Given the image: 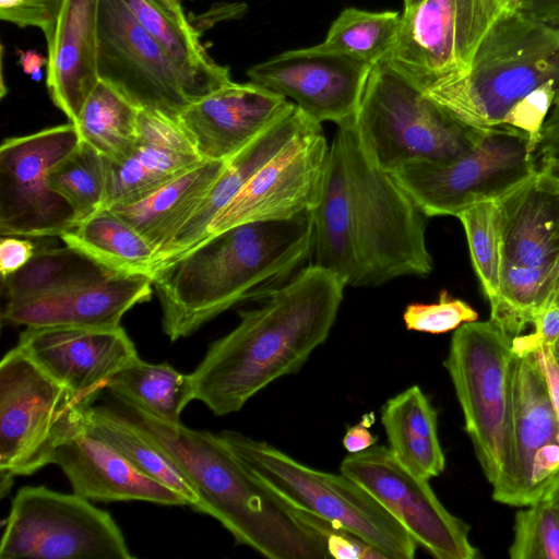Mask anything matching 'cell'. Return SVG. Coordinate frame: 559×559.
Segmentation results:
<instances>
[{
  "instance_id": "obj_22",
  "label": "cell",
  "mask_w": 559,
  "mask_h": 559,
  "mask_svg": "<svg viewBox=\"0 0 559 559\" xmlns=\"http://www.w3.org/2000/svg\"><path fill=\"white\" fill-rule=\"evenodd\" d=\"M152 277L143 274H112L102 281L55 293L5 302L4 324L111 329L120 326L134 306L151 299Z\"/></svg>"
},
{
  "instance_id": "obj_48",
  "label": "cell",
  "mask_w": 559,
  "mask_h": 559,
  "mask_svg": "<svg viewBox=\"0 0 559 559\" xmlns=\"http://www.w3.org/2000/svg\"><path fill=\"white\" fill-rule=\"evenodd\" d=\"M537 158L538 167L559 168V133L540 143Z\"/></svg>"
},
{
  "instance_id": "obj_49",
  "label": "cell",
  "mask_w": 559,
  "mask_h": 559,
  "mask_svg": "<svg viewBox=\"0 0 559 559\" xmlns=\"http://www.w3.org/2000/svg\"><path fill=\"white\" fill-rule=\"evenodd\" d=\"M19 62L25 73L39 76L44 64L47 66V58L33 50H19Z\"/></svg>"
},
{
  "instance_id": "obj_53",
  "label": "cell",
  "mask_w": 559,
  "mask_h": 559,
  "mask_svg": "<svg viewBox=\"0 0 559 559\" xmlns=\"http://www.w3.org/2000/svg\"><path fill=\"white\" fill-rule=\"evenodd\" d=\"M540 170L547 173L548 175H550L551 177H554L556 180L559 181V168H554V167H544V166H540L538 167Z\"/></svg>"
},
{
  "instance_id": "obj_34",
  "label": "cell",
  "mask_w": 559,
  "mask_h": 559,
  "mask_svg": "<svg viewBox=\"0 0 559 559\" xmlns=\"http://www.w3.org/2000/svg\"><path fill=\"white\" fill-rule=\"evenodd\" d=\"M112 274L117 273L66 245L36 250L26 265L2 280V293L7 302L19 301L102 281Z\"/></svg>"
},
{
  "instance_id": "obj_18",
  "label": "cell",
  "mask_w": 559,
  "mask_h": 559,
  "mask_svg": "<svg viewBox=\"0 0 559 559\" xmlns=\"http://www.w3.org/2000/svg\"><path fill=\"white\" fill-rule=\"evenodd\" d=\"M512 491L508 506L526 507L559 487V419L534 354L512 365Z\"/></svg>"
},
{
  "instance_id": "obj_3",
  "label": "cell",
  "mask_w": 559,
  "mask_h": 559,
  "mask_svg": "<svg viewBox=\"0 0 559 559\" xmlns=\"http://www.w3.org/2000/svg\"><path fill=\"white\" fill-rule=\"evenodd\" d=\"M313 212L253 222L207 237L151 275L164 333L175 342L245 301H262L313 252Z\"/></svg>"
},
{
  "instance_id": "obj_5",
  "label": "cell",
  "mask_w": 559,
  "mask_h": 559,
  "mask_svg": "<svg viewBox=\"0 0 559 559\" xmlns=\"http://www.w3.org/2000/svg\"><path fill=\"white\" fill-rule=\"evenodd\" d=\"M547 81L559 83V5L504 11L466 72L425 92L465 124H502L512 106Z\"/></svg>"
},
{
  "instance_id": "obj_24",
  "label": "cell",
  "mask_w": 559,
  "mask_h": 559,
  "mask_svg": "<svg viewBox=\"0 0 559 559\" xmlns=\"http://www.w3.org/2000/svg\"><path fill=\"white\" fill-rule=\"evenodd\" d=\"M100 0H60L47 40V88L51 100L74 122L99 81Z\"/></svg>"
},
{
  "instance_id": "obj_54",
  "label": "cell",
  "mask_w": 559,
  "mask_h": 559,
  "mask_svg": "<svg viewBox=\"0 0 559 559\" xmlns=\"http://www.w3.org/2000/svg\"><path fill=\"white\" fill-rule=\"evenodd\" d=\"M551 300H554L559 306V278L555 285V288H554V292L551 295Z\"/></svg>"
},
{
  "instance_id": "obj_4",
  "label": "cell",
  "mask_w": 559,
  "mask_h": 559,
  "mask_svg": "<svg viewBox=\"0 0 559 559\" xmlns=\"http://www.w3.org/2000/svg\"><path fill=\"white\" fill-rule=\"evenodd\" d=\"M124 413L188 479L199 499L193 510L216 519L237 544L269 559L329 558L321 535L259 481L219 435Z\"/></svg>"
},
{
  "instance_id": "obj_19",
  "label": "cell",
  "mask_w": 559,
  "mask_h": 559,
  "mask_svg": "<svg viewBox=\"0 0 559 559\" xmlns=\"http://www.w3.org/2000/svg\"><path fill=\"white\" fill-rule=\"evenodd\" d=\"M372 64L345 56L287 50L250 67V82L292 98L305 114L336 126L355 119Z\"/></svg>"
},
{
  "instance_id": "obj_38",
  "label": "cell",
  "mask_w": 559,
  "mask_h": 559,
  "mask_svg": "<svg viewBox=\"0 0 559 559\" xmlns=\"http://www.w3.org/2000/svg\"><path fill=\"white\" fill-rule=\"evenodd\" d=\"M509 556L512 559H559V503L556 500L543 499L516 512Z\"/></svg>"
},
{
  "instance_id": "obj_9",
  "label": "cell",
  "mask_w": 559,
  "mask_h": 559,
  "mask_svg": "<svg viewBox=\"0 0 559 559\" xmlns=\"http://www.w3.org/2000/svg\"><path fill=\"white\" fill-rule=\"evenodd\" d=\"M355 126L370 157L390 174L413 162L454 160L485 131L459 120L383 60L371 68Z\"/></svg>"
},
{
  "instance_id": "obj_45",
  "label": "cell",
  "mask_w": 559,
  "mask_h": 559,
  "mask_svg": "<svg viewBox=\"0 0 559 559\" xmlns=\"http://www.w3.org/2000/svg\"><path fill=\"white\" fill-rule=\"evenodd\" d=\"M36 252L35 245L14 236H2L0 241V273L1 280L21 270Z\"/></svg>"
},
{
  "instance_id": "obj_44",
  "label": "cell",
  "mask_w": 559,
  "mask_h": 559,
  "mask_svg": "<svg viewBox=\"0 0 559 559\" xmlns=\"http://www.w3.org/2000/svg\"><path fill=\"white\" fill-rule=\"evenodd\" d=\"M532 326V332L512 338L511 348L514 355L525 356L540 348L551 349L559 338V306L550 299L535 314Z\"/></svg>"
},
{
  "instance_id": "obj_47",
  "label": "cell",
  "mask_w": 559,
  "mask_h": 559,
  "mask_svg": "<svg viewBox=\"0 0 559 559\" xmlns=\"http://www.w3.org/2000/svg\"><path fill=\"white\" fill-rule=\"evenodd\" d=\"M534 355L545 378L554 409L559 419V364L549 348H540Z\"/></svg>"
},
{
  "instance_id": "obj_41",
  "label": "cell",
  "mask_w": 559,
  "mask_h": 559,
  "mask_svg": "<svg viewBox=\"0 0 559 559\" xmlns=\"http://www.w3.org/2000/svg\"><path fill=\"white\" fill-rule=\"evenodd\" d=\"M136 143L198 155L194 142L179 117L154 108H140Z\"/></svg>"
},
{
  "instance_id": "obj_43",
  "label": "cell",
  "mask_w": 559,
  "mask_h": 559,
  "mask_svg": "<svg viewBox=\"0 0 559 559\" xmlns=\"http://www.w3.org/2000/svg\"><path fill=\"white\" fill-rule=\"evenodd\" d=\"M59 3L60 0H0V19L20 27L39 28L46 37Z\"/></svg>"
},
{
  "instance_id": "obj_32",
  "label": "cell",
  "mask_w": 559,
  "mask_h": 559,
  "mask_svg": "<svg viewBox=\"0 0 559 559\" xmlns=\"http://www.w3.org/2000/svg\"><path fill=\"white\" fill-rule=\"evenodd\" d=\"M139 110L140 107L122 92L99 80L73 124L80 139L102 156L120 160L136 145Z\"/></svg>"
},
{
  "instance_id": "obj_36",
  "label": "cell",
  "mask_w": 559,
  "mask_h": 559,
  "mask_svg": "<svg viewBox=\"0 0 559 559\" xmlns=\"http://www.w3.org/2000/svg\"><path fill=\"white\" fill-rule=\"evenodd\" d=\"M460 219L467 239L471 261L489 304L500 292L502 269V212L498 200L476 203Z\"/></svg>"
},
{
  "instance_id": "obj_23",
  "label": "cell",
  "mask_w": 559,
  "mask_h": 559,
  "mask_svg": "<svg viewBox=\"0 0 559 559\" xmlns=\"http://www.w3.org/2000/svg\"><path fill=\"white\" fill-rule=\"evenodd\" d=\"M52 464L62 469L73 492L87 500L189 507L183 496L135 468L88 427L87 419L57 448Z\"/></svg>"
},
{
  "instance_id": "obj_13",
  "label": "cell",
  "mask_w": 559,
  "mask_h": 559,
  "mask_svg": "<svg viewBox=\"0 0 559 559\" xmlns=\"http://www.w3.org/2000/svg\"><path fill=\"white\" fill-rule=\"evenodd\" d=\"M504 11L496 0H423L403 11L397 38L380 60L427 92L467 71Z\"/></svg>"
},
{
  "instance_id": "obj_51",
  "label": "cell",
  "mask_w": 559,
  "mask_h": 559,
  "mask_svg": "<svg viewBox=\"0 0 559 559\" xmlns=\"http://www.w3.org/2000/svg\"><path fill=\"white\" fill-rule=\"evenodd\" d=\"M559 5V0H520L519 9L536 11Z\"/></svg>"
},
{
  "instance_id": "obj_52",
  "label": "cell",
  "mask_w": 559,
  "mask_h": 559,
  "mask_svg": "<svg viewBox=\"0 0 559 559\" xmlns=\"http://www.w3.org/2000/svg\"><path fill=\"white\" fill-rule=\"evenodd\" d=\"M506 11L512 12L519 9L520 0H496Z\"/></svg>"
},
{
  "instance_id": "obj_7",
  "label": "cell",
  "mask_w": 559,
  "mask_h": 559,
  "mask_svg": "<svg viewBox=\"0 0 559 559\" xmlns=\"http://www.w3.org/2000/svg\"><path fill=\"white\" fill-rule=\"evenodd\" d=\"M242 465L297 511L355 534L386 559H413L418 545L360 485L343 473L309 467L272 444L237 431L219 433Z\"/></svg>"
},
{
  "instance_id": "obj_17",
  "label": "cell",
  "mask_w": 559,
  "mask_h": 559,
  "mask_svg": "<svg viewBox=\"0 0 559 559\" xmlns=\"http://www.w3.org/2000/svg\"><path fill=\"white\" fill-rule=\"evenodd\" d=\"M329 148L321 124L294 139L214 217L203 239L241 224L313 212L323 189Z\"/></svg>"
},
{
  "instance_id": "obj_57",
  "label": "cell",
  "mask_w": 559,
  "mask_h": 559,
  "mask_svg": "<svg viewBox=\"0 0 559 559\" xmlns=\"http://www.w3.org/2000/svg\"><path fill=\"white\" fill-rule=\"evenodd\" d=\"M550 498L556 500L559 503V487H558V489L554 492V495Z\"/></svg>"
},
{
  "instance_id": "obj_46",
  "label": "cell",
  "mask_w": 559,
  "mask_h": 559,
  "mask_svg": "<svg viewBox=\"0 0 559 559\" xmlns=\"http://www.w3.org/2000/svg\"><path fill=\"white\" fill-rule=\"evenodd\" d=\"M374 420V413L371 412L365 414L358 424L348 427L342 440L348 453L365 451L377 443L378 437L369 430Z\"/></svg>"
},
{
  "instance_id": "obj_6",
  "label": "cell",
  "mask_w": 559,
  "mask_h": 559,
  "mask_svg": "<svg viewBox=\"0 0 559 559\" xmlns=\"http://www.w3.org/2000/svg\"><path fill=\"white\" fill-rule=\"evenodd\" d=\"M511 341L490 319L467 322L454 330L443 361L492 498L503 504L512 491Z\"/></svg>"
},
{
  "instance_id": "obj_33",
  "label": "cell",
  "mask_w": 559,
  "mask_h": 559,
  "mask_svg": "<svg viewBox=\"0 0 559 559\" xmlns=\"http://www.w3.org/2000/svg\"><path fill=\"white\" fill-rule=\"evenodd\" d=\"M87 425L114 447L135 468L186 498L192 509L198 496L179 467L150 439L124 412L106 406H90Z\"/></svg>"
},
{
  "instance_id": "obj_8",
  "label": "cell",
  "mask_w": 559,
  "mask_h": 559,
  "mask_svg": "<svg viewBox=\"0 0 559 559\" xmlns=\"http://www.w3.org/2000/svg\"><path fill=\"white\" fill-rule=\"evenodd\" d=\"M498 201L501 286L490 304V320L513 338L532 325L559 278V181L538 168Z\"/></svg>"
},
{
  "instance_id": "obj_30",
  "label": "cell",
  "mask_w": 559,
  "mask_h": 559,
  "mask_svg": "<svg viewBox=\"0 0 559 559\" xmlns=\"http://www.w3.org/2000/svg\"><path fill=\"white\" fill-rule=\"evenodd\" d=\"M64 245L117 274L151 276L156 252L127 222L103 207L60 236Z\"/></svg>"
},
{
  "instance_id": "obj_26",
  "label": "cell",
  "mask_w": 559,
  "mask_h": 559,
  "mask_svg": "<svg viewBox=\"0 0 559 559\" xmlns=\"http://www.w3.org/2000/svg\"><path fill=\"white\" fill-rule=\"evenodd\" d=\"M226 164L203 160L145 198L108 209L151 245L157 262L198 211Z\"/></svg>"
},
{
  "instance_id": "obj_55",
  "label": "cell",
  "mask_w": 559,
  "mask_h": 559,
  "mask_svg": "<svg viewBox=\"0 0 559 559\" xmlns=\"http://www.w3.org/2000/svg\"><path fill=\"white\" fill-rule=\"evenodd\" d=\"M551 353L552 355L555 356L556 360L558 361L559 364V338L557 340V342L554 344V346L551 347Z\"/></svg>"
},
{
  "instance_id": "obj_40",
  "label": "cell",
  "mask_w": 559,
  "mask_h": 559,
  "mask_svg": "<svg viewBox=\"0 0 559 559\" xmlns=\"http://www.w3.org/2000/svg\"><path fill=\"white\" fill-rule=\"evenodd\" d=\"M559 83L547 81L518 100L508 111L502 124L523 132L528 138L532 154L537 155L544 123L554 104Z\"/></svg>"
},
{
  "instance_id": "obj_21",
  "label": "cell",
  "mask_w": 559,
  "mask_h": 559,
  "mask_svg": "<svg viewBox=\"0 0 559 559\" xmlns=\"http://www.w3.org/2000/svg\"><path fill=\"white\" fill-rule=\"evenodd\" d=\"M290 102L253 82H228L178 115L202 160H228Z\"/></svg>"
},
{
  "instance_id": "obj_14",
  "label": "cell",
  "mask_w": 559,
  "mask_h": 559,
  "mask_svg": "<svg viewBox=\"0 0 559 559\" xmlns=\"http://www.w3.org/2000/svg\"><path fill=\"white\" fill-rule=\"evenodd\" d=\"M81 139L72 122L5 139L0 147L1 236H61L79 224L50 173Z\"/></svg>"
},
{
  "instance_id": "obj_39",
  "label": "cell",
  "mask_w": 559,
  "mask_h": 559,
  "mask_svg": "<svg viewBox=\"0 0 559 559\" xmlns=\"http://www.w3.org/2000/svg\"><path fill=\"white\" fill-rule=\"evenodd\" d=\"M478 319V313L466 301L453 298L441 290L432 304L413 302L406 306L403 321L408 331L443 334L456 330L464 323Z\"/></svg>"
},
{
  "instance_id": "obj_20",
  "label": "cell",
  "mask_w": 559,
  "mask_h": 559,
  "mask_svg": "<svg viewBox=\"0 0 559 559\" xmlns=\"http://www.w3.org/2000/svg\"><path fill=\"white\" fill-rule=\"evenodd\" d=\"M16 346L88 406L114 374L139 357L121 325L111 329L26 328Z\"/></svg>"
},
{
  "instance_id": "obj_25",
  "label": "cell",
  "mask_w": 559,
  "mask_h": 559,
  "mask_svg": "<svg viewBox=\"0 0 559 559\" xmlns=\"http://www.w3.org/2000/svg\"><path fill=\"white\" fill-rule=\"evenodd\" d=\"M320 124L322 123L313 120L290 102L251 142L227 160L223 173L198 211L182 227L156 265L175 259L198 245L206 236L214 217L265 163L294 139Z\"/></svg>"
},
{
  "instance_id": "obj_42",
  "label": "cell",
  "mask_w": 559,
  "mask_h": 559,
  "mask_svg": "<svg viewBox=\"0 0 559 559\" xmlns=\"http://www.w3.org/2000/svg\"><path fill=\"white\" fill-rule=\"evenodd\" d=\"M324 539L329 558L336 559H386L378 549L349 531L316 515L297 511Z\"/></svg>"
},
{
  "instance_id": "obj_31",
  "label": "cell",
  "mask_w": 559,
  "mask_h": 559,
  "mask_svg": "<svg viewBox=\"0 0 559 559\" xmlns=\"http://www.w3.org/2000/svg\"><path fill=\"white\" fill-rule=\"evenodd\" d=\"M104 159L107 209L141 200L203 162L195 154L142 143L120 160Z\"/></svg>"
},
{
  "instance_id": "obj_11",
  "label": "cell",
  "mask_w": 559,
  "mask_h": 559,
  "mask_svg": "<svg viewBox=\"0 0 559 559\" xmlns=\"http://www.w3.org/2000/svg\"><path fill=\"white\" fill-rule=\"evenodd\" d=\"M538 170L528 138L501 124L449 163L413 162L391 175L427 217L455 216L484 201L499 200Z\"/></svg>"
},
{
  "instance_id": "obj_16",
  "label": "cell",
  "mask_w": 559,
  "mask_h": 559,
  "mask_svg": "<svg viewBox=\"0 0 559 559\" xmlns=\"http://www.w3.org/2000/svg\"><path fill=\"white\" fill-rule=\"evenodd\" d=\"M97 73L140 108L178 116L193 102L186 78L122 0H100Z\"/></svg>"
},
{
  "instance_id": "obj_10",
  "label": "cell",
  "mask_w": 559,
  "mask_h": 559,
  "mask_svg": "<svg viewBox=\"0 0 559 559\" xmlns=\"http://www.w3.org/2000/svg\"><path fill=\"white\" fill-rule=\"evenodd\" d=\"M88 408L17 346L9 350L0 362V473L27 476L52 464Z\"/></svg>"
},
{
  "instance_id": "obj_37",
  "label": "cell",
  "mask_w": 559,
  "mask_h": 559,
  "mask_svg": "<svg viewBox=\"0 0 559 559\" xmlns=\"http://www.w3.org/2000/svg\"><path fill=\"white\" fill-rule=\"evenodd\" d=\"M50 182L73 206L80 223L103 209L106 195L105 159L81 140L75 150L52 169Z\"/></svg>"
},
{
  "instance_id": "obj_12",
  "label": "cell",
  "mask_w": 559,
  "mask_h": 559,
  "mask_svg": "<svg viewBox=\"0 0 559 559\" xmlns=\"http://www.w3.org/2000/svg\"><path fill=\"white\" fill-rule=\"evenodd\" d=\"M1 559H132L111 518L76 493L45 486L21 488L11 503Z\"/></svg>"
},
{
  "instance_id": "obj_15",
  "label": "cell",
  "mask_w": 559,
  "mask_h": 559,
  "mask_svg": "<svg viewBox=\"0 0 559 559\" xmlns=\"http://www.w3.org/2000/svg\"><path fill=\"white\" fill-rule=\"evenodd\" d=\"M340 472L367 490L437 559H475L471 526L450 513L428 479L405 468L385 445H372L343 459Z\"/></svg>"
},
{
  "instance_id": "obj_56",
  "label": "cell",
  "mask_w": 559,
  "mask_h": 559,
  "mask_svg": "<svg viewBox=\"0 0 559 559\" xmlns=\"http://www.w3.org/2000/svg\"><path fill=\"white\" fill-rule=\"evenodd\" d=\"M423 0H403L404 2V10L405 9H409L416 4H418L419 2H421Z\"/></svg>"
},
{
  "instance_id": "obj_2",
  "label": "cell",
  "mask_w": 559,
  "mask_h": 559,
  "mask_svg": "<svg viewBox=\"0 0 559 559\" xmlns=\"http://www.w3.org/2000/svg\"><path fill=\"white\" fill-rule=\"evenodd\" d=\"M346 285L316 265L300 269L213 342L191 374L195 400L217 416L240 411L273 381L294 374L325 342Z\"/></svg>"
},
{
  "instance_id": "obj_35",
  "label": "cell",
  "mask_w": 559,
  "mask_h": 559,
  "mask_svg": "<svg viewBox=\"0 0 559 559\" xmlns=\"http://www.w3.org/2000/svg\"><path fill=\"white\" fill-rule=\"evenodd\" d=\"M402 14L346 8L331 24L323 41L309 52L345 56L370 64L382 59L397 38Z\"/></svg>"
},
{
  "instance_id": "obj_27",
  "label": "cell",
  "mask_w": 559,
  "mask_h": 559,
  "mask_svg": "<svg viewBox=\"0 0 559 559\" xmlns=\"http://www.w3.org/2000/svg\"><path fill=\"white\" fill-rule=\"evenodd\" d=\"M381 423L388 448L405 468L428 480L444 471L438 412L418 385L389 399L382 407Z\"/></svg>"
},
{
  "instance_id": "obj_29",
  "label": "cell",
  "mask_w": 559,
  "mask_h": 559,
  "mask_svg": "<svg viewBox=\"0 0 559 559\" xmlns=\"http://www.w3.org/2000/svg\"><path fill=\"white\" fill-rule=\"evenodd\" d=\"M106 389L127 408L169 425L181 424L182 411L195 400L191 374L167 362L148 364L140 357L114 374Z\"/></svg>"
},
{
  "instance_id": "obj_50",
  "label": "cell",
  "mask_w": 559,
  "mask_h": 559,
  "mask_svg": "<svg viewBox=\"0 0 559 559\" xmlns=\"http://www.w3.org/2000/svg\"><path fill=\"white\" fill-rule=\"evenodd\" d=\"M160 9L173 15L174 17L187 21V15L183 9V2L188 0H151Z\"/></svg>"
},
{
  "instance_id": "obj_28",
  "label": "cell",
  "mask_w": 559,
  "mask_h": 559,
  "mask_svg": "<svg viewBox=\"0 0 559 559\" xmlns=\"http://www.w3.org/2000/svg\"><path fill=\"white\" fill-rule=\"evenodd\" d=\"M122 1L181 71L193 102L231 81L229 69L209 55L188 20L174 17L151 0Z\"/></svg>"
},
{
  "instance_id": "obj_1",
  "label": "cell",
  "mask_w": 559,
  "mask_h": 559,
  "mask_svg": "<svg viewBox=\"0 0 559 559\" xmlns=\"http://www.w3.org/2000/svg\"><path fill=\"white\" fill-rule=\"evenodd\" d=\"M428 218L370 157L355 119L337 126L313 211V264L354 287L427 276L433 267Z\"/></svg>"
}]
</instances>
